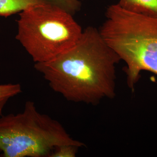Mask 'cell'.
Segmentation results:
<instances>
[{
  "label": "cell",
  "mask_w": 157,
  "mask_h": 157,
  "mask_svg": "<svg viewBox=\"0 0 157 157\" xmlns=\"http://www.w3.org/2000/svg\"><path fill=\"white\" fill-rule=\"evenodd\" d=\"M121 59L99 30L89 26L73 47L35 68L54 91L76 103L97 104L115 96L116 66Z\"/></svg>",
  "instance_id": "1"
},
{
  "label": "cell",
  "mask_w": 157,
  "mask_h": 157,
  "mask_svg": "<svg viewBox=\"0 0 157 157\" xmlns=\"http://www.w3.org/2000/svg\"><path fill=\"white\" fill-rule=\"evenodd\" d=\"M99 30L126 64L129 87L134 90L142 70L157 75V17L131 12L114 4L107 8Z\"/></svg>",
  "instance_id": "2"
},
{
  "label": "cell",
  "mask_w": 157,
  "mask_h": 157,
  "mask_svg": "<svg viewBox=\"0 0 157 157\" xmlns=\"http://www.w3.org/2000/svg\"><path fill=\"white\" fill-rule=\"evenodd\" d=\"M84 144L74 140L58 121L26 102L23 111L0 117V153L2 157H50L57 147Z\"/></svg>",
  "instance_id": "3"
},
{
  "label": "cell",
  "mask_w": 157,
  "mask_h": 157,
  "mask_svg": "<svg viewBox=\"0 0 157 157\" xmlns=\"http://www.w3.org/2000/svg\"><path fill=\"white\" fill-rule=\"evenodd\" d=\"M73 16L51 4L31 6L19 13L16 39L35 63L49 61L81 36L83 31Z\"/></svg>",
  "instance_id": "4"
},
{
  "label": "cell",
  "mask_w": 157,
  "mask_h": 157,
  "mask_svg": "<svg viewBox=\"0 0 157 157\" xmlns=\"http://www.w3.org/2000/svg\"><path fill=\"white\" fill-rule=\"evenodd\" d=\"M117 4L127 11L157 17V0H119Z\"/></svg>",
  "instance_id": "5"
},
{
  "label": "cell",
  "mask_w": 157,
  "mask_h": 157,
  "mask_svg": "<svg viewBox=\"0 0 157 157\" xmlns=\"http://www.w3.org/2000/svg\"><path fill=\"white\" fill-rule=\"evenodd\" d=\"M21 92V86L18 83L0 84V117L3 115V109L9 100Z\"/></svg>",
  "instance_id": "6"
},
{
  "label": "cell",
  "mask_w": 157,
  "mask_h": 157,
  "mask_svg": "<svg viewBox=\"0 0 157 157\" xmlns=\"http://www.w3.org/2000/svg\"><path fill=\"white\" fill-rule=\"evenodd\" d=\"M78 147L63 145L58 147L52 152L50 157H74L78 151Z\"/></svg>",
  "instance_id": "7"
}]
</instances>
